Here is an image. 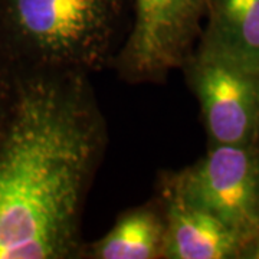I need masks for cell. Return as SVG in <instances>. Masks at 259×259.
I'll list each match as a JSON object with an SVG mask.
<instances>
[{"label": "cell", "instance_id": "7a4b0ae2", "mask_svg": "<svg viewBox=\"0 0 259 259\" xmlns=\"http://www.w3.org/2000/svg\"><path fill=\"white\" fill-rule=\"evenodd\" d=\"M5 12L37 71L90 75L117 56L124 0H5Z\"/></svg>", "mask_w": 259, "mask_h": 259}, {"label": "cell", "instance_id": "277c9868", "mask_svg": "<svg viewBox=\"0 0 259 259\" xmlns=\"http://www.w3.org/2000/svg\"><path fill=\"white\" fill-rule=\"evenodd\" d=\"M209 0H134V20L115 56L128 82H161L182 69L202 33Z\"/></svg>", "mask_w": 259, "mask_h": 259}, {"label": "cell", "instance_id": "ba28073f", "mask_svg": "<svg viewBox=\"0 0 259 259\" xmlns=\"http://www.w3.org/2000/svg\"><path fill=\"white\" fill-rule=\"evenodd\" d=\"M166 219L158 200L130 209L102 238L85 249L93 259H158L163 258Z\"/></svg>", "mask_w": 259, "mask_h": 259}, {"label": "cell", "instance_id": "9c48e42d", "mask_svg": "<svg viewBox=\"0 0 259 259\" xmlns=\"http://www.w3.org/2000/svg\"><path fill=\"white\" fill-rule=\"evenodd\" d=\"M3 94H2V90H0V134H2V131L5 128V124H6V120H8V117H9V111L10 108L8 111L5 112L3 111ZM12 107V105H10Z\"/></svg>", "mask_w": 259, "mask_h": 259}, {"label": "cell", "instance_id": "6da1fadb", "mask_svg": "<svg viewBox=\"0 0 259 259\" xmlns=\"http://www.w3.org/2000/svg\"><path fill=\"white\" fill-rule=\"evenodd\" d=\"M90 75L37 71L0 134V259L79 258L107 128Z\"/></svg>", "mask_w": 259, "mask_h": 259}, {"label": "cell", "instance_id": "52a82bcc", "mask_svg": "<svg viewBox=\"0 0 259 259\" xmlns=\"http://www.w3.org/2000/svg\"><path fill=\"white\" fill-rule=\"evenodd\" d=\"M197 49L259 75V0H209Z\"/></svg>", "mask_w": 259, "mask_h": 259}, {"label": "cell", "instance_id": "3957f363", "mask_svg": "<svg viewBox=\"0 0 259 259\" xmlns=\"http://www.w3.org/2000/svg\"><path fill=\"white\" fill-rule=\"evenodd\" d=\"M160 192L210 213L241 236L259 258V148L212 144L192 166L168 173Z\"/></svg>", "mask_w": 259, "mask_h": 259}, {"label": "cell", "instance_id": "5b68a950", "mask_svg": "<svg viewBox=\"0 0 259 259\" xmlns=\"http://www.w3.org/2000/svg\"><path fill=\"white\" fill-rule=\"evenodd\" d=\"M200 105L212 144H250L259 139V75L193 49L182 66Z\"/></svg>", "mask_w": 259, "mask_h": 259}, {"label": "cell", "instance_id": "8992f818", "mask_svg": "<svg viewBox=\"0 0 259 259\" xmlns=\"http://www.w3.org/2000/svg\"><path fill=\"white\" fill-rule=\"evenodd\" d=\"M160 202L166 219L164 259L253 258L241 236L210 213L164 192Z\"/></svg>", "mask_w": 259, "mask_h": 259}]
</instances>
